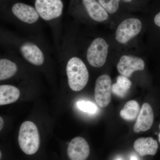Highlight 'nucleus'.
<instances>
[{
	"instance_id": "obj_1",
	"label": "nucleus",
	"mask_w": 160,
	"mask_h": 160,
	"mask_svg": "<svg viewBox=\"0 0 160 160\" xmlns=\"http://www.w3.org/2000/svg\"><path fill=\"white\" fill-rule=\"evenodd\" d=\"M66 73L69 87L73 91H81L87 85L89 72L86 65L79 58H72L68 61Z\"/></svg>"
},
{
	"instance_id": "obj_2",
	"label": "nucleus",
	"mask_w": 160,
	"mask_h": 160,
	"mask_svg": "<svg viewBox=\"0 0 160 160\" xmlns=\"http://www.w3.org/2000/svg\"><path fill=\"white\" fill-rule=\"evenodd\" d=\"M19 145L23 152L32 155L37 152L40 146V137L37 127L30 121L24 122L20 127Z\"/></svg>"
},
{
	"instance_id": "obj_3",
	"label": "nucleus",
	"mask_w": 160,
	"mask_h": 160,
	"mask_svg": "<svg viewBox=\"0 0 160 160\" xmlns=\"http://www.w3.org/2000/svg\"><path fill=\"white\" fill-rule=\"evenodd\" d=\"M109 45L102 38L93 40L87 52V58L91 66L96 68L102 67L106 63Z\"/></svg>"
},
{
	"instance_id": "obj_4",
	"label": "nucleus",
	"mask_w": 160,
	"mask_h": 160,
	"mask_svg": "<svg viewBox=\"0 0 160 160\" xmlns=\"http://www.w3.org/2000/svg\"><path fill=\"white\" fill-rule=\"evenodd\" d=\"M112 81L107 74H103L98 78L95 87L94 98L98 106L104 108L109 105L111 100Z\"/></svg>"
},
{
	"instance_id": "obj_5",
	"label": "nucleus",
	"mask_w": 160,
	"mask_h": 160,
	"mask_svg": "<svg viewBox=\"0 0 160 160\" xmlns=\"http://www.w3.org/2000/svg\"><path fill=\"white\" fill-rule=\"evenodd\" d=\"M35 7L42 18L49 21L62 15L63 5L61 0H36Z\"/></svg>"
},
{
	"instance_id": "obj_6",
	"label": "nucleus",
	"mask_w": 160,
	"mask_h": 160,
	"mask_svg": "<svg viewBox=\"0 0 160 160\" xmlns=\"http://www.w3.org/2000/svg\"><path fill=\"white\" fill-rule=\"evenodd\" d=\"M142 24L138 19L128 18L123 21L118 26L115 37L118 42L126 44L141 31Z\"/></svg>"
},
{
	"instance_id": "obj_7",
	"label": "nucleus",
	"mask_w": 160,
	"mask_h": 160,
	"mask_svg": "<svg viewBox=\"0 0 160 160\" xmlns=\"http://www.w3.org/2000/svg\"><path fill=\"white\" fill-rule=\"evenodd\" d=\"M145 66V62L141 58L124 55L120 58L117 65V69L120 74L128 78L130 77L134 72L143 70Z\"/></svg>"
},
{
	"instance_id": "obj_8",
	"label": "nucleus",
	"mask_w": 160,
	"mask_h": 160,
	"mask_svg": "<svg viewBox=\"0 0 160 160\" xmlns=\"http://www.w3.org/2000/svg\"><path fill=\"white\" fill-rule=\"evenodd\" d=\"M90 153L89 144L84 138L78 137L72 139L67 149L71 160H86Z\"/></svg>"
},
{
	"instance_id": "obj_9",
	"label": "nucleus",
	"mask_w": 160,
	"mask_h": 160,
	"mask_svg": "<svg viewBox=\"0 0 160 160\" xmlns=\"http://www.w3.org/2000/svg\"><path fill=\"white\" fill-rule=\"evenodd\" d=\"M154 121V113L151 106L148 103L143 104L133 127L135 133L147 131L150 129Z\"/></svg>"
},
{
	"instance_id": "obj_10",
	"label": "nucleus",
	"mask_w": 160,
	"mask_h": 160,
	"mask_svg": "<svg viewBox=\"0 0 160 160\" xmlns=\"http://www.w3.org/2000/svg\"><path fill=\"white\" fill-rule=\"evenodd\" d=\"M12 10L13 14L19 19L28 24L35 22L39 17L36 9L24 3H16L12 6Z\"/></svg>"
},
{
	"instance_id": "obj_11",
	"label": "nucleus",
	"mask_w": 160,
	"mask_h": 160,
	"mask_svg": "<svg viewBox=\"0 0 160 160\" xmlns=\"http://www.w3.org/2000/svg\"><path fill=\"white\" fill-rule=\"evenodd\" d=\"M20 51L23 57L33 65L41 66L44 63V57L42 52L33 43H24L20 47Z\"/></svg>"
},
{
	"instance_id": "obj_12",
	"label": "nucleus",
	"mask_w": 160,
	"mask_h": 160,
	"mask_svg": "<svg viewBox=\"0 0 160 160\" xmlns=\"http://www.w3.org/2000/svg\"><path fill=\"white\" fill-rule=\"evenodd\" d=\"M133 147L141 156H154L156 154L158 145L157 141L153 138H141L135 141Z\"/></svg>"
},
{
	"instance_id": "obj_13",
	"label": "nucleus",
	"mask_w": 160,
	"mask_h": 160,
	"mask_svg": "<svg viewBox=\"0 0 160 160\" xmlns=\"http://www.w3.org/2000/svg\"><path fill=\"white\" fill-rule=\"evenodd\" d=\"M88 14L92 19L97 22L106 21L109 18L107 12L96 0H82Z\"/></svg>"
},
{
	"instance_id": "obj_14",
	"label": "nucleus",
	"mask_w": 160,
	"mask_h": 160,
	"mask_svg": "<svg viewBox=\"0 0 160 160\" xmlns=\"http://www.w3.org/2000/svg\"><path fill=\"white\" fill-rule=\"evenodd\" d=\"M19 90L10 85L0 86V105H8L14 102L19 98Z\"/></svg>"
},
{
	"instance_id": "obj_15",
	"label": "nucleus",
	"mask_w": 160,
	"mask_h": 160,
	"mask_svg": "<svg viewBox=\"0 0 160 160\" xmlns=\"http://www.w3.org/2000/svg\"><path fill=\"white\" fill-rule=\"evenodd\" d=\"M131 86V82L122 75L118 76L116 83L112 86V91L113 94L120 98L126 96Z\"/></svg>"
},
{
	"instance_id": "obj_16",
	"label": "nucleus",
	"mask_w": 160,
	"mask_h": 160,
	"mask_svg": "<svg viewBox=\"0 0 160 160\" xmlns=\"http://www.w3.org/2000/svg\"><path fill=\"white\" fill-rule=\"evenodd\" d=\"M140 111L138 103L135 100H131L125 104L120 112V116L123 119L133 121L137 117Z\"/></svg>"
},
{
	"instance_id": "obj_17",
	"label": "nucleus",
	"mask_w": 160,
	"mask_h": 160,
	"mask_svg": "<svg viewBox=\"0 0 160 160\" xmlns=\"http://www.w3.org/2000/svg\"><path fill=\"white\" fill-rule=\"evenodd\" d=\"M15 63L6 59L0 60V80L7 79L11 78L17 71Z\"/></svg>"
},
{
	"instance_id": "obj_18",
	"label": "nucleus",
	"mask_w": 160,
	"mask_h": 160,
	"mask_svg": "<svg viewBox=\"0 0 160 160\" xmlns=\"http://www.w3.org/2000/svg\"><path fill=\"white\" fill-rule=\"evenodd\" d=\"M77 106L81 111L92 114L95 113L98 109L97 105L90 101H79L77 103Z\"/></svg>"
},
{
	"instance_id": "obj_19",
	"label": "nucleus",
	"mask_w": 160,
	"mask_h": 160,
	"mask_svg": "<svg viewBox=\"0 0 160 160\" xmlns=\"http://www.w3.org/2000/svg\"><path fill=\"white\" fill-rule=\"evenodd\" d=\"M107 12L114 13L117 11L120 0H98Z\"/></svg>"
},
{
	"instance_id": "obj_20",
	"label": "nucleus",
	"mask_w": 160,
	"mask_h": 160,
	"mask_svg": "<svg viewBox=\"0 0 160 160\" xmlns=\"http://www.w3.org/2000/svg\"><path fill=\"white\" fill-rule=\"evenodd\" d=\"M154 21L156 25L160 27V12L155 16Z\"/></svg>"
},
{
	"instance_id": "obj_21",
	"label": "nucleus",
	"mask_w": 160,
	"mask_h": 160,
	"mask_svg": "<svg viewBox=\"0 0 160 160\" xmlns=\"http://www.w3.org/2000/svg\"><path fill=\"white\" fill-rule=\"evenodd\" d=\"M0 130H2V129L3 126H4V121H3V119L2 118V117H0Z\"/></svg>"
},
{
	"instance_id": "obj_22",
	"label": "nucleus",
	"mask_w": 160,
	"mask_h": 160,
	"mask_svg": "<svg viewBox=\"0 0 160 160\" xmlns=\"http://www.w3.org/2000/svg\"><path fill=\"white\" fill-rule=\"evenodd\" d=\"M130 160H138L137 157L136 156L132 155L131 156V158H130Z\"/></svg>"
},
{
	"instance_id": "obj_23",
	"label": "nucleus",
	"mask_w": 160,
	"mask_h": 160,
	"mask_svg": "<svg viewBox=\"0 0 160 160\" xmlns=\"http://www.w3.org/2000/svg\"><path fill=\"white\" fill-rule=\"evenodd\" d=\"M159 127L160 132H159V134H158V140H159V142L160 143V124L159 126Z\"/></svg>"
},
{
	"instance_id": "obj_24",
	"label": "nucleus",
	"mask_w": 160,
	"mask_h": 160,
	"mask_svg": "<svg viewBox=\"0 0 160 160\" xmlns=\"http://www.w3.org/2000/svg\"><path fill=\"white\" fill-rule=\"evenodd\" d=\"M124 2H131L132 0H123Z\"/></svg>"
},
{
	"instance_id": "obj_25",
	"label": "nucleus",
	"mask_w": 160,
	"mask_h": 160,
	"mask_svg": "<svg viewBox=\"0 0 160 160\" xmlns=\"http://www.w3.org/2000/svg\"><path fill=\"white\" fill-rule=\"evenodd\" d=\"M117 160H123L122 159V158H118V159H117Z\"/></svg>"
},
{
	"instance_id": "obj_26",
	"label": "nucleus",
	"mask_w": 160,
	"mask_h": 160,
	"mask_svg": "<svg viewBox=\"0 0 160 160\" xmlns=\"http://www.w3.org/2000/svg\"><path fill=\"white\" fill-rule=\"evenodd\" d=\"M0 155H1V156H0V158H2V152H0Z\"/></svg>"
}]
</instances>
